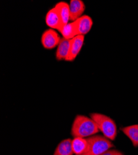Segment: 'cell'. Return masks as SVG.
<instances>
[{
    "instance_id": "6da1fadb",
    "label": "cell",
    "mask_w": 138,
    "mask_h": 155,
    "mask_svg": "<svg viewBox=\"0 0 138 155\" xmlns=\"http://www.w3.org/2000/svg\"><path fill=\"white\" fill-rule=\"evenodd\" d=\"M99 130L96 123L85 115H78L75 117L71 128V135L74 137L86 138L97 134Z\"/></svg>"
},
{
    "instance_id": "7a4b0ae2",
    "label": "cell",
    "mask_w": 138,
    "mask_h": 155,
    "mask_svg": "<svg viewBox=\"0 0 138 155\" xmlns=\"http://www.w3.org/2000/svg\"><path fill=\"white\" fill-rule=\"evenodd\" d=\"M90 116L104 137L111 141L115 140L117 135V127L114 120L107 115L99 113H92Z\"/></svg>"
},
{
    "instance_id": "3957f363",
    "label": "cell",
    "mask_w": 138,
    "mask_h": 155,
    "mask_svg": "<svg viewBox=\"0 0 138 155\" xmlns=\"http://www.w3.org/2000/svg\"><path fill=\"white\" fill-rule=\"evenodd\" d=\"M87 140L88 150L84 155H100L114 147L111 140L102 135H93L87 138Z\"/></svg>"
},
{
    "instance_id": "277c9868",
    "label": "cell",
    "mask_w": 138,
    "mask_h": 155,
    "mask_svg": "<svg viewBox=\"0 0 138 155\" xmlns=\"http://www.w3.org/2000/svg\"><path fill=\"white\" fill-rule=\"evenodd\" d=\"M61 38L54 29H49L43 32L41 38L43 47L47 50H52L58 47Z\"/></svg>"
},
{
    "instance_id": "5b68a950",
    "label": "cell",
    "mask_w": 138,
    "mask_h": 155,
    "mask_svg": "<svg viewBox=\"0 0 138 155\" xmlns=\"http://www.w3.org/2000/svg\"><path fill=\"white\" fill-rule=\"evenodd\" d=\"M70 21L74 22L82 16L85 9L84 3L81 0H71L69 2Z\"/></svg>"
},
{
    "instance_id": "8992f818",
    "label": "cell",
    "mask_w": 138,
    "mask_h": 155,
    "mask_svg": "<svg viewBox=\"0 0 138 155\" xmlns=\"http://www.w3.org/2000/svg\"><path fill=\"white\" fill-rule=\"evenodd\" d=\"M76 24V28L78 35H84L88 34L92 29L93 21L92 18L87 16L83 15L76 21H75Z\"/></svg>"
},
{
    "instance_id": "52a82bcc",
    "label": "cell",
    "mask_w": 138,
    "mask_h": 155,
    "mask_svg": "<svg viewBox=\"0 0 138 155\" xmlns=\"http://www.w3.org/2000/svg\"><path fill=\"white\" fill-rule=\"evenodd\" d=\"M84 42V35H77L71 39L69 55L67 61H73L79 54Z\"/></svg>"
},
{
    "instance_id": "ba28073f",
    "label": "cell",
    "mask_w": 138,
    "mask_h": 155,
    "mask_svg": "<svg viewBox=\"0 0 138 155\" xmlns=\"http://www.w3.org/2000/svg\"><path fill=\"white\" fill-rule=\"evenodd\" d=\"M71 40L62 38L57 47L56 58L58 61H66L70 53Z\"/></svg>"
},
{
    "instance_id": "9c48e42d",
    "label": "cell",
    "mask_w": 138,
    "mask_h": 155,
    "mask_svg": "<svg viewBox=\"0 0 138 155\" xmlns=\"http://www.w3.org/2000/svg\"><path fill=\"white\" fill-rule=\"evenodd\" d=\"M46 24L52 29H56L58 31L61 28V19L57 9L54 7L48 11L45 16Z\"/></svg>"
},
{
    "instance_id": "30bf717a",
    "label": "cell",
    "mask_w": 138,
    "mask_h": 155,
    "mask_svg": "<svg viewBox=\"0 0 138 155\" xmlns=\"http://www.w3.org/2000/svg\"><path fill=\"white\" fill-rule=\"evenodd\" d=\"M55 8L57 9L58 12V14L61 19L62 28L65 25L68 24L69 21H70L69 5L65 2H61L58 3L55 5Z\"/></svg>"
},
{
    "instance_id": "8fae6325",
    "label": "cell",
    "mask_w": 138,
    "mask_h": 155,
    "mask_svg": "<svg viewBox=\"0 0 138 155\" xmlns=\"http://www.w3.org/2000/svg\"><path fill=\"white\" fill-rule=\"evenodd\" d=\"M88 141L87 138L81 137H74L72 140V148L73 153L79 154L84 155L88 150Z\"/></svg>"
},
{
    "instance_id": "7c38bea8",
    "label": "cell",
    "mask_w": 138,
    "mask_h": 155,
    "mask_svg": "<svg viewBox=\"0 0 138 155\" xmlns=\"http://www.w3.org/2000/svg\"><path fill=\"white\" fill-rule=\"evenodd\" d=\"M72 140L70 138L62 140L55 149L53 155H72Z\"/></svg>"
},
{
    "instance_id": "4fadbf2b",
    "label": "cell",
    "mask_w": 138,
    "mask_h": 155,
    "mask_svg": "<svg viewBox=\"0 0 138 155\" xmlns=\"http://www.w3.org/2000/svg\"><path fill=\"white\" fill-rule=\"evenodd\" d=\"M121 130L130 139L134 147H138V124L121 128Z\"/></svg>"
},
{
    "instance_id": "5bb4252c",
    "label": "cell",
    "mask_w": 138,
    "mask_h": 155,
    "mask_svg": "<svg viewBox=\"0 0 138 155\" xmlns=\"http://www.w3.org/2000/svg\"><path fill=\"white\" fill-rule=\"evenodd\" d=\"M59 32L61 34L63 38L68 40H71L75 37L78 35L76 24L75 21L69 22L68 24L65 25V26L63 27Z\"/></svg>"
},
{
    "instance_id": "9a60e30c",
    "label": "cell",
    "mask_w": 138,
    "mask_h": 155,
    "mask_svg": "<svg viewBox=\"0 0 138 155\" xmlns=\"http://www.w3.org/2000/svg\"><path fill=\"white\" fill-rule=\"evenodd\" d=\"M100 155H124V154L117 150H108Z\"/></svg>"
},
{
    "instance_id": "2e32d148",
    "label": "cell",
    "mask_w": 138,
    "mask_h": 155,
    "mask_svg": "<svg viewBox=\"0 0 138 155\" xmlns=\"http://www.w3.org/2000/svg\"><path fill=\"white\" fill-rule=\"evenodd\" d=\"M76 155H79V154H76Z\"/></svg>"
}]
</instances>
